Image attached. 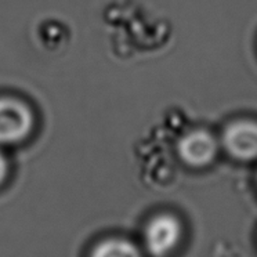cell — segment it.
<instances>
[{"instance_id":"cell-1","label":"cell","mask_w":257,"mask_h":257,"mask_svg":"<svg viewBox=\"0 0 257 257\" xmlns=\"http://www.w3.org/2000/svg\"><path fill=\"white\" fill-rule=\"evenodd\" d=\"M34 112L24 101L0 97V146L17 144L25 140L34 128Z\"/></svg>"},{"instance_id":"cell-2","label":"cell","mask_w":257,"mask_h":257,"mask_svg":"<svg viewBox=\"0 0 257 257\" xmlns=\"http://www.w3.org/2000/svg\"><path fill=\"white\" fill-rule=\"evenodd\" d=\"M181 225L172 214L152 218L146 229L147 250L154 257H165L179 243Z\"/></svg>"},{"instance_id":"cell-3","label":"cell","mask_w":257,"mask_h":257,"mask_svg":"<svg viewBox=\"0 0 257 257\" xmlns=\"http://www.w3.org/2000/svg\"><path fill=\"white\" fill-rule=\"evenodd\" d=\"M225 150L239 161L257 159V123L239 120L229 124L223 136Z\"/></svg>"},{"instance_id":"cell-4","label":"cell","mask_w":257,"mask_h":257,"mask_svg":"<svg viewBox=\"0 0 257 257\" xmlns=\"http://www.w3.org/2000/svg\"><path fill=\"white\" fill-rule=\"evenodd\" d=\"M218 151L216 139L205 130H194L179 143V154L185 163L202 168L213 162Z\"/></svg>"},{"instance_id":"cell-5","label":"cell","mask_w":257,"mask_h":257,"mask_svg":"<svg viewBox=\"0 0 257 257\" xmlns=\"http://www.w3.org/2000/svg\"><path fill=\"white\" fill-rule=\"evenodd\" d=\"M91 257H143L137 246L126 239H108L101 242Z\"/></svg>"},{"instance_id":"cell-6","label":"cell","mask_w":257,"mask_h":257,"mask_svg":"<svg viewBox=\"0 0 257 257\" xmlns=\"http://www.w3.org/2000/svg\"><path fill=\"white\" fill-rule=\"evenodd\" d=\"M9 176V162L6 157L0 152V185L5 183V180Z\"/></svg>"}]
</instances>
